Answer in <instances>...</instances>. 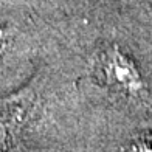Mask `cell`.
<instances>
[{
  "label": "cell",
  "instance_id": "cell-1",
  "mask_svg": "<svg viewBox=\"0 0 152 152\" xmlns=\"http://www.w3.org/2000/svg\"><path fill=\"white\" fill-rule=\"evenodd\" d=\"M93 75L102 88L127 107L152 106V88L140 64L118 44H109L96 53Z\"/></svg>",
  "mask_w": 152,
  "mask_h": 152
},
{
  "label": "cell",
  "instance_id": "cell-2",
  "mask_svg": "<svg viewBox=\"0 0 152 152\" xmlns=\"http://www.w3.org/2000/svg\"><path fill=\"white\" fill-rule=\"evenodd\" d=\"M118 152H152V127L134 134Z\"/></svg>",
  "mask_w": 152,
  "mask_h": 152
},
{
  "label": "cell",
  "instance_id": "cell-3",
  "mask_svg": "<svg viewBox=\"0 0 152 152\" xmlns=\"http://www.w3.org/2000/svg\"><path fill=\"white\" fill-rule=\"evenodd\" d=\"M151 3H152V0H151Z\"/></svg>",
  "mask_w": 152,
  "mask_h": 152
}]
</instances>
